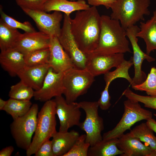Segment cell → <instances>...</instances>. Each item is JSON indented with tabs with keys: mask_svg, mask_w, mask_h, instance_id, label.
Masks as SVG:
<instances>
[{
	"mask_svg": "<svg viewBox=\"0 0 156 156\" xmlns=\"http://www.w3.org/2000/svg\"><path fill=\"white\" fill-rule=\"evenodd\" d=\"M135 90L144 91L149 96H156V67H152L145 80L142 83L131 86Z\"/></svg>",
	"mask_w": 156,
	"mask_h": 156,
	"instance_id": "f546056e",
	"label": "cell"
},
{
	"mask_svg": "<svg viewBox=\"0 0 156 156\" xmlns=\"http://www.w3.org/2000/svg\"><path fill=\"white\" fill-rule=\"evenodd\" d=\"M7 102V101H5L2 99L0 98V110H3Z\"/></svg>",
	"mask_w": 156,
	"mask_h": 156,
	"instance_id": "ab89813d",
	"label": "cell"
},
{
	"mask_svg": "<svg viewBox=\"0 0 156 156\" xmlns=\"http://www.w3.org/2000/svg\"><path fill=\"white\" fill-rule=\"evenodd\" d=\"M118 138L103 139L92 146H90L88 156H115L122 152L117 147Z\"/></svg>",
	"mask_w": 156,
	"mask_h": 156,
	"instance_id": "603a6c76",
	"label": "cell"
},
{
	"mask_svg": "<svg viewBox=\"0 0 156 156\" xmlns=\"http://www.w3.org/2000/svg\"><path fill=\"white\" fill-rule=\"evenodd\" d=\"M63 76L64 73L55 72L50 68L42 87L38 90H34L35 100L45 102L53 97L62 96L64 90Z\"/></svg>",
	"mask_w": 156,
	"mask_h": 156,
	"instance_id": "5bb4252c",
	"label": "cell"
},
{
	"mask_svg": "<svg viewBox=\"0 0 156 156\" xmlns=\"http://www.w3.org/2000/svg\"><path fill=\"white\" fill-rule=\"evenodd\" d=\"M0 14L1 19L9 27L15 29H20L26 32H31L36 31L32 25L28 21L21 23L18 21L5 14L3 10L0 5Z\"/></svg>",
	"mask_w": 156,
	"mask_h": 156,
	"instance_id": "1f68e13d",
	"label": "cell"
},
{
	"mask_svg": "<svg viewBox=\"0 0 156 156\" xmlns=\"http://www.w3.org/2000/svg\"><path fill=\"white\" fill-rule=\"evenodd\" d=\"M117 0H87L88 3L92 6L96 7L103 5L108 9Z\"/></svg>",
	"mask_w": 156,
	"mask_h": 156,
	"instance_id": "8d00e7d4",
	"label": "cell"
},
{
	"mask_svg": "<svg viewBox=\"0 0 156 156\" xmlns=\"http://www.w3.org/2000/svg\"><path fill=\"white\" fill-rule=\"evenodd\" d=\"M127 99L143 103L145 107L156 110V96H143L137 94L128 87L122 93Z\"/></svg>",
	"mask_w": 156,
	"mask_h": 156,
	"instance_id": "4dcf8cb0",
	"label": "cell"
},
{
	"mask_svg": "<svg viewBox=\"0 0 156 156\" xmlns=\"http://www.w3.org/2000/svg\"><path fill=\"white\" fill-rule=\"evenodd\" d=\"M124 112L118 123L112 129L104 133L103 139L118 138L137 122L152 118L150 111L142 108L138 102L127 99L124 101Z\"/></svg>",
	"mask_w": 156,
	"mask_h": 156,
	"instance_id": "8992f818",
	"label": "cell"
},
{
	"mask_svg": "<svg viewBox=\"0 0 156 156\" xmlns=\"http://www.w3.org/2000/svg\"><path fill=\"white\" fill-rule=\"evenodd\" d=\"M150 0H117L111 7L110 17L118 21L125 30L144 21V16L149 15Z\"/></svg>",
	"mask_w": 156,
	"mask_h": 156,
	"instance_id": "277c9868",
	"label": "cell"
},
{
	"mask_svg": "<svg viewBox=\"0 0 156 156\" xmlns=\"http://www.w3.org/2000/svg\"><path fill=\"white\" fill-rule=\"evenodd\" d=\"M14 150L12 146H10L3 148L0 151V156H10Z\"/></svg>",
	"mask_w": 156,
	"mask_h": 156,
	"instance_id": "74e56055",
	"label": "cell"
},
{
	"mask_svg": "<svg viewBox=\"0 0 156 156\" xmlns=\"http://www.w3.org/2000/svg\"><path fill=\"white\" fill-rule=\"evenodd\" d=\"M86 68L94 77L106 73L113 67L119 66L125 60L124 53L86 55Z\"/></svg>",
	"mask_w": 156,
	"mask_h": 156,
	"instance_id": "4fadbf2b",
	"label": "cell"
},
{
	"mask_svg": "<svg viewBox=\"0 0 156 156\" xmlns=\"http://www.w3.org/2000/svg\"><path fill=\"white\" fill-rule=\"evenodd\" d=\"M21 33L0 19V49L1 51L13 48Z\"/></svg>",
	"mask_w": 156,
	"mask_h": 156,
	"instance_id": "d4e9b609",
	"label": "cell"
},
{
	"mask_svg": "<svg viewBox=\"0 0 156 156\" xmlns=\"http://www.w3.org/2000/svg\"><path fill=\"white\" fill-rule=\"evenodd\" d=\"M32 105L30 100H21L10 98L7 100L3 110L11 115L14 120L25 114Z\"/></svg>",
	"mask_w": 156,
	"mask_h": 156,
	"instance_id": "484cf974",
	"label": "cell"
},
{
	"mask_svg": "<svg viewBox=\"0 0 156 156\" xmlns=\"http://www.w3.org/2000/svg\"><path fill=\"white\" fill-rule=\"evenodd\" d=\"M86 134L79 136L71 149L63 156H88L90 144L86 141Z\"/></svg>",
	"mask_w": 156,
	"mask_h": 156,
	"instance_id": "d6a6232c",
	"label": "cell"
},
{
	"mask_svg": "<svg viewBox=\"0 0 156 156\" xmlns=\"http://www.w3.org/2000/svg\"><path fill=\"white\" fill-rule=\"evenodd\" d=\"M154 115L155 117H156V114H154Z\"/></svg>",
	"mask_w": 156,
	"mask_h": 156,
	"instance_id": "60d3db41",
	"label": "cell"
},
{
	"mask_svg": "<svg viewBox=\"0 0 156 156\" xmlns=\"http://www.w3.org/2000/svg\"><path fill=\"white\" fill-rule=\"evenodd\" d=\"M140 24L137 36L143 39L146 44V53L150 55L151 51L156 50V6L151 18Z\"/></svg>",
	"mask_w": 156,
	"mask_h": 156,
	"instance_id": "44dd1931",
	"label": "cell"
},
{
	"mask_svg": "<svg viewBox=\"0 0 156 156\" xmlns=\"http://www.w3.org/2000/svg\"><path fill=\"white\" fill-rule=\"evenodd\" d=\"M49 48L50 55L48 64L54 71L64 73L75 67L72 61L61 46L57 37L50 38Z\"/></svg>",
	"mask_w": 156,
	"mask_h": 156,
	"instance_id": "2e32d148",
	"label": "cell"
},
{
	"mask_svg": "<svg viewBox=\"0 0 156 156\" xmlns=\"http://www.w3.org/2000/svg\"><path fill=\"white\" fill-rule=\"evenodd\" d=\"M50 37L40 31L21 34L13 48L25 55L32 51L49 47Z\"/></svg>",
	"mask_w": 156,
	"mask_h": 156,
	"instance_id": "9a60e30c",
	"label": "cell"
},
{
	"mask_svg": "<svg viewBox=\"0 0 156 156\" xmlns=\"http://www.w3.org/2000/svg\"><path fill=\"white\" fill-rule=\"evenodd\" d=\"M129 133L149 145L152 151L151 156H156V137L154 134L153 131L146 122H143L136 126L131 130Z\"/></svg>",
	"mask_w": 156,
	"mask_h": 156,
	"instance_id": "cb8c5ba5",
	"label": "cell"
},
{
	"mask_svg": "<svg viewBox=\"0 0 156 156\" xmlns=\"http://www.w3.org/2000/svg\"><path fill=\"white\" fill-rule=\"evenodd\" d=\"M53 100L55 103L56 114L60 121L59 131L65 132L73 126H79L81 112L78 103H68L62 95L56 97Z\"/></svg>",
	"mask_w": 156,
	"mask_h": 156,
	"instance_id": "7c38bea8",
	"label": "cell"
},
{
	"mask_svg": "<svg viewBox=\"0 0 156 156\" xmlns=\"http://www.w3.org/2000/svg\"><path fill=\"white\" fill-rule=\"evenodd\" d=\"M35 156H54L51 140H48L44 142L34 154Z\"/></svg>",
	"mask_w": 156,
	"mask_h": 156,
	"instance_id": "d590c367",
	"label": "cell"
},
{
	"mask_svg": "<svg viewBox=\"0 0 156 156\" xmlns=\"http://www.w3.org/2000/svg\"><path fill=\"white\" fill-rule=\"evenodd\" d=\"M79 135V132L74 130L56 132L51 140L54 156H63L71 149Z\"/></svg>",
	"mask_w": 156,
	"mask_h": 156,
	"instance_id": "ffe728a7",
	"label": "cell"
},
{
	"mask_svg": "<svg viewBox=\"0 0 156 156\" xmlns=\"http://www.w3.org/2000/svg\"><path fill=\"white\" fill-rule=\"evenodd\" d=\"M21 8L43 10L44 4L48 0H15Z\"/></svg>",
	"mask_w": 156,
	"mask_h": 156,
	"instance_id": "836d02e7",
	"label": "cell"
},
{
	"mask_svg": "<svg viewBox=\"0 0 156 156\" xmlns=\"http://www.w3.org/2000/svg\"><path fill=\"white\" fill-rule=\"evenodd\" d=\"M70 15L64 14L62 26L57 37L64 50L72 61L74 67L79 69L86 68V55L79 48L71 31Z\"/></svg>",
	"mask_w": 156,
	"mask_h": 156,
	"instance_id": "9c48e42d",
	"label": "cell"
},
{
	"mask_svg": "<svg viewBox=\"0 0 156 156\" xmlns=\"http://www.w3.org/2000/svg\"><path fill=\"white\" fill-rule=\"evenodd\" d=\"M55 103L53 99L45 102L37 116V125L27 156L34 154L41 145L57 132Z\"/></svg>",
	"mask_w": 156,
	"mask_h": 156,
	"instance_id": "3957f363",
	"label": "cell"
},
{
	"mask_svg": "<svg viewBox=\"0 0 156 156\" xmlns=\"http://www.w3.org/2000/svg\"><path fill=\"white\" fill-rule=\"evenodd\" d=\"M101 16L96 7L77 11L71 20V31L79 49L86 55L92 53L98 44Z\"/></svg>",
	"mask_w": 156,
	"mask_h": 156,
	"instance_id": "6da1fadb",
	"label": "cell"
},
{
	"mask_svg": "<svg viewBox=\"0 0 156 156\" xmlns=\"http://www.w3.org/2000/svg\"><path fill=\"white\" fill-rule=\"evenodd\" d=\"M50 55L49 47L29 53L24 55L25 66H33L48 64Z\"/></svg>",
	"mask_w": 156,
	"mask_h": 156,
	"instance_id": "83f0119b",
	"label": "cell"
},
{
	"mask_svg": "<svg viewBox=\"0 0 156 156\" xmlns=\"http://www.w3.org/2000/svg\"><path fill=\"white\" fill-rule=\"evenodd\" d=\"M129 133L118 139L116 145L122 152L120 156H151L152 151L148 146Z\"/></svg>",
	"mask_w": 156,
	"mask_h": 156,
	"instance_id": "e0dca14e",
	"label": "cell"
},
{
	"mask_svg": "<svg viewBox=\"0 0 156 156\" xmlns=\"http://www.w3.org/2000/svg\"><path fill=\"white\" fill-rule=\"evenodd\" d=\"M140 27L135 25L126 29V35L129 40L132 47L133 55L132 59L134 69V75L132 78L131 86L140 84L146 79L147 76L142 69V63L146 60L149 62H154L155 59L144 52L138 44L137 34L140 30Z\"/></svg>",
	"mask_w": 156,
	"mask_h": 156,
	"instance_id": "8fae6325",
	"label": "cell"
},
{
	"mask_svg": "<svg viewBox=\"0 0 156 156\" xmlns=\"http://www.w3.org/2000/svg\"><path fill=\"white\" fill-rule=\"evenodd\" d=\"M94 77L86 68L73 67L64 73L63 94L67 102H74L80 96L86 93L94 81Z\"/></svg>",
	"mask_w": 156,
	"mask_h": 156,
	"instance_id": "5b68a950",
	"label": "cell"
},
{
	"mask_svg": "<svg viewBox=\"0 0 156 156\" xmlns=\"http://www.w3.org/2000/svg\"><path fill=\"white\" fill-rule=\"evenodd\" d=\"M50 68L48 64L33 66H25L17 76L25 85L37 90L42 87Z\"/></svg>",
	"mask_w": 156,
	"mask_h": 156,
	"instance_id": "ac0fdd59",
	"label": "cell"
},
{
	"mask_svg": "<svg viewBox=\"0 0 156 156\" xmlns=\"http://www.w3.org/2000/svg\"><path fill=\"white\" fill-rule=\"evenodd\" d=\"M22 9L36 23L40 31L50 38L58 37L60 32V23L63 18L61 12L54 11L48 14L43 10L23 8Z\"/></svg>",
	"mask_w": 156,
	"mask_h": 156,
	"instance_id": "30bf717a",
	"label": "cell"
},
{
	"mask_svg": "<svg viewBox=\"0 0 156 156\" xmlns=\"http://www.w3.org/2000/svg\"><path fill=\"white\" fill-rule=\"evenodd\" d=\"M77 103L86 114L85 120L79 127L86 132V142L92 146L103 139L101 132L104 129L103 119L99 114L98 103L84 101Z\"/></svg>",
	"mask_w": 156,
	"mask_h": 156,
	"instance_id": "ba28073f",
	"label": "cell"
},
{
	"mask_svg": "<svg viewBox=\"0 0 156 156\" xmlns=\"http://www.w3.org/2000/svg\"><path fill=\"white\" fill-rule=\"evenodd\" d=\"M109 87L105 86L104 90L101 93V96L98 100L99 107L102 110H106L111 106V96L109 92Z\"/></svg>",
	"mask_w": 156,
	"mask_h": 156,
	"instance_id": "e575fe53",
	"label": "cell"
},
{
	"mask_svg": "<svg viewBox=\"0 0 156 156\" xmlns=\"http://www.w3.org/2000/svg\"><path fill=\"white\" fill-rule=\"evenodd\" d=\"M133 65L131 57L129 60H125L116 69L112 71H109L104 74V80L105 86L109 87L112 82L116 79L123 78L126 79L131 85L132 79L130 77L129 70Z\"/></svg>",
	"mask_w": 156,
	"mask_h": 156,
	"instance_id": "4316f807",
	"label": "cell"
},
{
	"mask_svg": "<svg viewBox=\"0 0 156 156\" xmlns=\"http://www.w3.org/2000/svg\"><path fill=\"white\" fill-rule=\"evenodd\" d=\"M24 55L12 48L1 51L0 64L2 68L12 77L17 76L25 67Z\"/></svg>",
	"mask_w": 156,
	"mask_h": 156,
	"instance_id": "d6986e66",
	"label": "cell"
},
{
	"mask_svg": "<svg viewBox=\"0 0 156 156\" xmlns=\"http://www.w3.org/2000/svg\"><path fill=\"white\" fill-rule=\"evenodd\" d=\"M146 123L148 127L156 133V120L151 118L147 120Z\"/></svg>",
	"mask_w": 156,
	"mask_h": 156,
	"instance_id": "f35d334b",
	"label": "cell"
},
{
	"mask_svg": "<svg viewBox=\"0 0 156 156\" xmlns=\"http://www.w3.org/2000/svg\"><path fill=\"white\" fill-rule=\"evenodd\" d=\"M126 30L120 22L110 16H101V27L97 47L92 53L97 54L131 53Z\"/></svg>",
	"mask_w": 156,
	"mask_h": 156,
	"instance_id": "7a4b0ae2",
	"label": "cell"
},
{
	"mask_svg": "<svg viewBox=\"0 0 156 156\" xmlns=\"http://www.w3.org/2000/svg\"><path fill=\"white\" fill-rule=\"evenodd\" d=\"M38 106L34 103L24 116L13 120L10 125L12 136L17 146L26 151L30 146L37 123Z\"/></svg>",
	"mask_w": 156,
	"mask_h": 156,
	"instance_id": "52a82bcc",
	"label": "cell"
},
{
	"mask_svg": "<svg viewBox=\"0 0 156 156\" xmlns=\"http://www.w3.org/2000/svg\"><path fill=\"white\" fill-rule=\"evenodd\" d=\"M70 0L73 1V0Z\"/></svg>",
	"mask_w": 156,
	"mask_h": 156,
	"instance_id": "b9f144b4",
	"label": "cell"
},
{
	"mask_svg": "<svg viewBox=\"0 0 156 156\" xmlns=\"http://www.w3.org/2000/svg\"><path fill=\"white\" fill-rule=\"evenodd\" d=\"M34 91L33 88L20 81L11 86L8 96L11 98L29 101L34 97Z\"/></svg>",
	"mask_w": 156,
	"mask_h": 156,
	"instance_id": "f1b7e54d",
	"label": "cell"
},
{
	"mask_svg": "<svg viewBox=\"0 0 156 156\" xmlns=\"http://www.w3.org/2000/svg\"><path fill=\"white\" fill-rule=\"evenodd\" d=\"M90 7L84 0L70 1L68 0H48L44 5L43 10L45 12L57 11L62 12L68 15L76 11L85 10Z\"/></svg>",
	"mask_w": 156,
	"mask_h": 156,
	"instance_id": "7402d4cb",
	"label": "cell"
}]
</instances>
